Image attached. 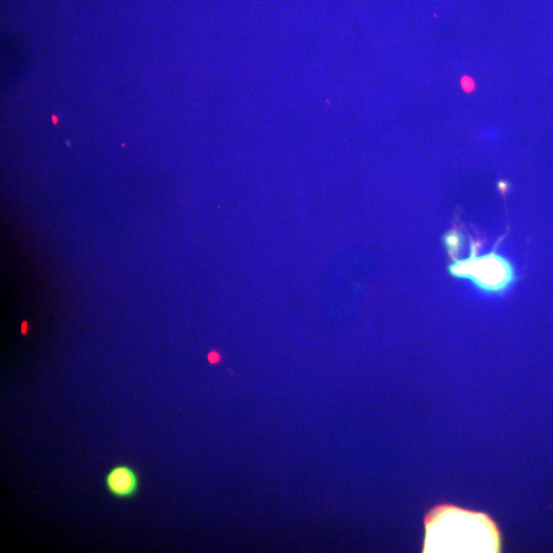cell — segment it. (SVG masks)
I'll return each mask as SVG.
<instances>
[{
  "label": "cell",
  "mask_w": 553,
  "mask_h": 553,
  "mask_svg": "<svg viewBox=\"0 0 553 553\" xmlns=\"http://www.w3.org/2000/svg\"><path fill=\"white\" fill-rule=\"evenodd\" d=\"M423 552H498L501 536L487 514L438 505L424 518Z\"/></svg>",
  "instance_id": "obj_1"
},
{
  "label": "cell",
  "mask_w": 553,
  "mask_h": 553,
  "mask_svg": "<svg viewBox=\"0 0 553 553\" xmlns=\"http://www.w3.org/2000/svg\"><path fill=\"white\" fill-rule=\"evenodd\" d=\"M470 258L456 261L449 267L453 276L470 279L479 288L489 292L504 291L515 279L513 265L496 252L477 256V244L472 242Z\"/></svg>",
  "instance_id": "obj_2"
},
{
  "label": "cell",
  "mask_w": 553,
  "mask_h": 553,
  "mask_svg": "<svg viewBox=\"0 0 553 553\" xmlns=\"http://www.w3.org/2000/svg\"><path fill=\"white\" fill-rule=\"evenodd\" d=\"M105 489L112 497L121 500L135 498L140 488L138 470L127 464H118L110 468L105 475Z\"/></svg>",
  "instance_id": "obj_3"
},
{
  "label": "cell",
  "mask_w": 553,
  "mask_h": 553,
  "mask_svg": "<svg viewBox=\"0 0 553 553\" xmlns=\"http://www.w3.org/2000/svg\"><path fill=\"white\" fill-rule=\"evenodd\" d=\"M445 243L449 249V254L454 256L457 254V250H459V246L461 245L462 240L461 236L457 232H451L445 237Z\"/></svg>",
  "instance_id": "obj_4"
},
{
  "label": "cell",
  "mask_w": 553,
  "mask_h": 553,
  "mask_svg": "<svg viewBox=\"0 0 553 553\" xmlns=\"http://www.w3.org/2000/svg\"><path fill=\"white\" fill-rule=\"evenodd\" d=\"M461 88L464 92H468V94H470V92H474L475 90V82L474 80L470 76H463L461 79Z\"/></svg>",
  "instance_id": "obj_5"
},
{
  "label": "cell",
  "mask_w": 553,
  "mask_h": 553,
  "mask_svg": "<svg viewBox=\"0 0 553 553\" xmlns=\"http://www.w3.org/2000/svg\"><path fill=\"white\" fill-rule=\"evenodd\" d=\"M208 360L211 363H217L218 361H220V355H218L217 353L213 352V353L209 354Z\"/></svg>",
  "instance_id": "obj_6"
},
{
  "label": "cell",
  "mask_w": 553,
  "mask_h": 553,
  "mask_svg": "<svg viewBox=\"0 0 553 553\" xmlns=\"http://www.w3.org/2000/svg\"><path fill=\"white\" fill-rule=\"evenodd\" d=\"M28 331V323L27 322H23L22 324V333L26 334Z\"/></svg>",
  "instance_id": "obj_7"
}]
</instances>
